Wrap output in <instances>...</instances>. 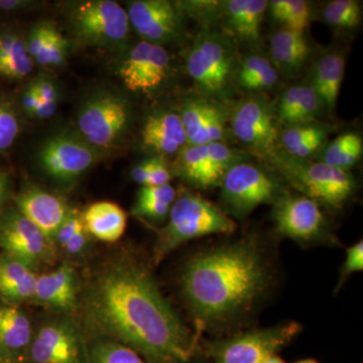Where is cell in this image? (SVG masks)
Returning <instances> with one entry per match:
<instances>
[{
  "instance_id": "8d00e7d4",
  "label": "cell",
  "mask_w": 363,
  "mask_h": 363,
  "mask_svg": "<svg viewBox=\"0 0 363 363\" xmlns=\"http://www.w3.org/2000/svg\"><path fill=\"white\" fill-rule=\"evenodd\" d=\"M33 61L26 48L13 52L0 59V76L9 79L25 78L33 71Z\"/></svg>"
},
{
  "instance_id": "74e56055",
  "label": "cell",
  "mask_w": 363,
  "mask_h": 363,
  "mask_svg": "<svg viewBox=\"0 0 363 363\" xmlns=\"http://www.w3.org/2000/svg\"><path fill=\"white\" fill-rule=\"evenodd\" d=\"M20 133V123L11 104L0 102V152L11 147Z\"/></svg>"
},
{
  "instance_id": "d4e9b609",
  "label": "cell",
  "mask_w": 363,
  "mask_h": 363,
  "mask_svg": "<svg viewBox=\"0 0 363 363\" xmlns=\"http://www.w3.org/2000/svg\"><path fill=\"white\" fill-rule=\"evenodd\" d=\"M276 111L281 128L321 121V116L326 113L308 79L284 90L276 102Z\"/></svg>"
},
{
  "instance_id": "277c9868",
  "label": "cell",
  "mask_w": 363,
  "mask_h": 363,
  "mask_svg": "<svg viewBox=\"0 0 363 363\" xmlns=\"http://www.w3.org/2000/svg\"><path fill=\"white\" fill-rule=\"evenodd\" d=\"M236 227L234 219L220 207L198 193L181 191L177 193L169 210L168 222L157 233L152 264H159L169 253L188 241L213 234H233Z\"/></svg>"
},
{
  "instance_id": "4fadbf2b",
  "label": "cell",
  "mask_w": 363,
  "mask_h": 363,
  "mask_svg": "<svg viewBox=\"0 0 363 363\" xmlns=\"http://www.w3.org/2000/svg\"><path fill=\"white\" fill-rule=\"evenodd\" d=\"M71 21L79 39L89 45L121 44L130 33L128 13L111 0L81 2L72 11Z\"/></svg>"
},
{
  "instance_id": "d6a6232c",
  "label": "cell",
  "mask_w": 363,
  "mask_h": 363,
  "mask_svg": "<svg viewBox=\"0 0 363 363\" xmlns=\"http://www.w3.org/2000/svg\"><path fill=\"white\" fill-rule=\"evenodd\" d=\"M279 28L304 32L316 16V4L308 0H271L267 11Z\"/></svg>"
},
{
  "instance_id": "7c38bea8",
  "label": "cell",
  "mask_w": 363,
  "mask_h": 363,
  "mask_svg": "<svg viewBox=\"0 0 363 363\" xmlns=\"http://www.w3.org/2000/svg\"><path fill=\"white\" fill-rule=\"evenodd\" d=\"M26 363H88L87 342L77 322L64 316L40 325L33 333Z\"/></svg>"
},
{
  "instance_id": "44dd1931",
  "label": "cell",
  "mask_w": 363,
  "mask_h": 363,
  "mask_svg": "<svg viewBox=\"0 0 363 363\" xmlns=\"http://www.w3.org/2000/svg\"><path fill=\"white\" fill-rule=\"evenodd\" d=\"M140 138L143 147L157 157L177 156L187 145L181 117L178 111L171 109L149 114L143 124Z\"/></svg>"
},
{
  "instance_id": "484cf974",
  "label": "cell",
  "mask_w": 363,
  "mask_h": 363,
  "mask_svg": "<svg viewBox=\"0 0 363 363\" xmlns=\"http://www.w3.org/2000/svg\"><path fill=\"white\" fill-rule=\"evenodd\" d=\"M336 130L337 124L322 121L283 126L279 133V147L297 159L313 160Z\"/></svg>"
},
{
  "instance_id": "83f0119b",
  "label": "cell",
  "mask_w": 363,
  "mask_h": 363,
  "mask_svg": "<svg viewBox=\"0 0 363 363\" xmlns=\"http://www.w3.org/2000/svg\"><path fill=\"white\" fill-rule=\"evenodd\" d=\"M278 70L267 55L259 51H250L240 55L235 77V89L247 94H262L278 85Z\"/></svg>"
},
{
  "instance_id": "bcb514c9",
  "label": "cell",
  "mask_w": 363,
  "mask_h": 363,
  "mask_svg": "<svg viewBox=\"0 0 363 363\" xmlns=\"http://www.w3.org/2000/svg\"><path fill=\"white\" fill-rule=\"evenodd\" d=\"M23 107L28 116L33 117L35 109L40 104L39 94H38L37 88H35V83L28 86L23 93Z\"/></svg>"
},
{
  "instance_id": "7dc6e473",
  "label": "cell",
  "mask_w": 363,
  "mask_h": 363,
  "mask_svg": "<svg viewBox=\"0 0 363 363\" xmlns=\"http://www.w3.org/2000/svg\"><path fill=\"white\" fill-rule=\"evenodd\" d=\"M28 6V2L21 0H0V11H11Z\"/></svg>"
},
{
  "instance_id": "5bb4252c",
  "label": "cell",
  "mask_w": 363,
  "mask_h": 363,
  "mask_svg": "<svg viewBox=\"0 0 363 363\" xmlns=\"http://www.w3.org/2000/svg\"><path fill=\"white\" fill-rule=\"evenodd\" d=\"M130 23L142 40L152 45H174L186 37L185 13L179 2L135 0L128 4Z\"/></svg>"
},
{
  "instance_id": "9a60e30c",
  "label": "cell",
  "mask_w": 363,
  "mask_h": 363,
  "mask_svg": "<svg viewBox=\"0 0 363 363\" xmlns=\"http://www.w3.org/2000/svg\"><path fill=\"white\" fill-rule=\"evenodd\" d=\"M0 248L35 271L55 257L54 243L18 209L0 217Z\"/></svg>"
},
{
  "instance_id": "7402d4cb",
  "label": "cell",
  "mask_w": 363,
  "mask_h": 363,
  "mask_svg": "<svg viewBox=\"0 0 363 363\" xmlns=\"http://www.w3.org/2000/svg\"><path fill=\"white\" fill-rule=\"evenodd\" d=\"M16 209L32 221L52 243L60 226L70 211L59 196L35 186L26 189L16 196Z\"/></svg>"
},
{
  "instance_id": "ba28073f",
  "label": "cell",
  "mask_w": 363,
  "mask_h": 363,
  "mask_svg": "<svg viewBox=\"0 0 363 363\" xmlns=\"http://www.w3.org/2000/svg\"><path fill=\"white\" fill-rule=\"evenodd\" d=\"M302 330L298 322L255 329L231 337L204 341L203 352L213 363H262L286 347Z\"/></svg>"
},
{
  "instance_id": "8992f818",
  "label": "cell",
  "mask_w": 363,
  "mask_h": 363,
  "mask_svg": "<svg viewBox=\"0 0 363 363\" xmlns=\"http://www.w3.org/2000/svg\"><path fill=\"white\" fill-rule=\"evenodd\" d=\"M219 201L230 218L245 219L260 205H274L290 192L283 179L262 162L235 164L224 177Z\"/></svg>"
},
{
  "instance_id": "e575fe53",
  "label": "cell",
  "mask_w": 363,
  "mask_h": 363,
  "mask_svg": "<svg viewBox=\"0 0 363 363\" xmlns=\"http://www.w3.org/2000/svg\"><path fill=\"white\" fill-rule=\"evenodd\" d=\"M88 363H150L138 352L108 338H94L87 343Z\"/></svg>"
},
{
  "instance_id": "6da1fadb",
  "label": "cell",
  "mask_w": 363,
  "mask_h": 363,
  "mask_svg": "<svg viewBox=\"0 0 363 363\" xmlns=\"http://www.w3.org/2000/svg\"><path fill=\"white\" fill-rule=\"evenodd\" d=\"M94 338L128 346L150 363H187L199 350L142 260L121 253L102 264L80 293L78 308Z\"/></svg>"
},
{
  "instance_id": "8fae6325",
  "label": "cell",
  "mask_w": 363,
  "mask_h": 363,
  "mask_svg": "<svg viewBox=\"0 0 363 363\" xmlns=\"http://www.w3.org/2000/svg\"><path fill=\"white\" fill-rule=\"evenodd\" d=\"M272 218L279 235L301 245L335 242L321 206L306 196L289 192L272 205Z\"/></svg>"
},
{
  "instance_id": "ab89813d",
  "label": "cell",
  "mask_w": 363,
  "mask_h": 363,
  "mask_svg": "<svg viewBox=\"0 0 363 363\" xmlns=\"http://www.w3.org/2000/svg\"><path fill=\"white\" fill-rule=\"evenodd\" d=\"M52 26L51 23H42V25L35 26L30 33V38H28V43L26 45L28 55L33 61L38 58L45 43H47Z\"/></svg>"
},
{
  "instance_id": "5b68a950",
  "label": "cell",
  "mask_w": 363,
  "mask_h": 363,
  "mask_svg": "<svg viewBox=\"0 0 363 363\" xmlns=\"http://www.w3.org/2000/svg\"><path fill=\"white\" fill-rule=\"evenodd\" d=\"M264 164L278 174L289 188L332 211L342 209L357 193V180L351 172L314 160L297 159L281 149Z\"/></svg>"
},
{
  "instance_id": "f6af8a7d",
  "label": "cell",
  "mask_w": 363,
  "mask_h": 363,
  "mask_svg": "<svg viewBox=\"0 0 363 363\" xmlns=\"http://www.w3.org/2000/svg\"><path fill=\"white\" fill-rule=\"evenodd\" d=\"M152 166H154V157L143 160V161L138 162L131 171V178L135 183L142 186H147L149 183L150 173L152 171Z\"/></svg>"
},
{
  "instance_id": "3957f363",
  "label": "cell",
  "mask_w": 363,
  "mask_h": 363,
  "mask_svg": "<svg viewBox=\"0 0 363 363\" xmlns=\"http://www.w3.org/2000/svg\"><path fill=\"white\" fill-rule=\"evenodd\" d=\"M238 47L218 28H201L186 52V70L196 94L231 104L240 63Z\"/></svg>"
},
{
  "instance_id": "f1b7e54d",
  "label": "cell",
  "mask_w": 363,
  "mask_h": 363,
  "mask_svg": "<svg viewBox=\"0 0 363 363\" xmlns=\"http://www.w3.org/2000/svg\"><path fill=\"white\" fill-rule=\"evenodd\" d=\"M38 272L21 260L0 255V297L6 303L32 301Z\"/></svg>"
},
{
  "instance_id": "60d3db41",
  "label": "cell",
  "mask_w": 363,
  "mask_h": 363,
  "mask_svg": "<svg viewBox=\"0 0 363 363\" xmlns=\"http://www.w3.org/2000/svg\"><path fill=\"white\" fill-rule=\"evenodd\" d=\"M90 234L86 230L84 225L77 233L74 234L60 250H63L69 257H82L87 252L88 247H90Z\"/></svg>"
},
{
  "instance_id": "836d02e7",
  "label": "cell",
  "mask_w": 363,
  "mask_h": 363,
  "mask_svg": "<svg viewBox=\"0 0 363 363\" xmlns=\"http://www.w3.org/2000/svg\"><path fill=\"white\" fill-rule=\"evenodd\" d=\"M320 20L336 35H351L362 21V4L358 0H331L320 9Z\"/></svg>"
},
{
  "instance_id": "f5cc1de1",
  "label": "cell",
  "mask_w": 363,
  "mask_h": 363,
  "mask_svg": "<svg viewBox=\"0 0 363 363\" xmlns=\"http://www.w3.org/2000/svg\"><path fill=\"white\" fill-rule=\"evenodd\" d=\"M192 360H193V359H192ZM192 360H191V362H187V363H192Z\"/></svg>"
},
{
  "instance_id": "681fc988",
  "label": "cell",
  "mask_w": 363,
  "mask_h": 363,
  "mask_svg": "<svg viewBox=\"0 0 363 363\" xmlns=\"http://www.w3.org/2000/svg\"><path fill=\"white\" fill-rule=\"evenodd\" d=\"M262 363H285L279 355L272 354L271 357L266 358Z\"/></svg>"
},
{
  "instance_id": "9c48e42d",
  "label": "cell",
  "mask_w": 363,
  "mask_h": 363,
  "mask_svg": "<svg viewBox=\"0 0 363 363\" xmlns=\"http://www.w3.org/2000/svg\"><path fill=\"white\" fill-rule=\"evenodd\" d=\"M252 160L247 150L227 143L186 145L177 154L174 172L189 186L199 190L220 187L229 169Z\"/></svg>"
},
{
  "instance_id": "ac0fdd59",
  "label": "cell",
  "mask_w": 363,
  "mask_h": 363,
  "mask_svg": "<svg viewBox=\"0 0 363 363\" xmlns=\"http://www.w3.org/2000/svg\"><path fill=\"white\" fill-rule=\"evenodd\" d=\"M96 159L94 150L75 136L55 135L40 150V166L47 175L59 182L76 180L92 166Z\"/></svg>"
},
{
  "instance_id": "e0dca14e",
  "label": "cell",
  "mask_w": 363,
  "mask_h": 363,
  "mask_svg": "<svg viewBox=\"0 0 363 363\" xmlns=\"http://www.w3.org/2000/svg\"><path fill=\"white\" fill-rule=\"evenodd\" d=\"M171 62L166 48L140 40L123 60L118 74L128 90L150 95L168 80Z\"/></svg>"
},
{
  "instance_id": "b9f144b4",
  "label": "cell",
  "mask_w": 363,
  "mask_h": 363,
  "mask_svg": "<svg viewBox=\"0 0 363 363\" xmlns=\"http://www.w3.org/2000/svg\"><path fill=\"white\" fill-rule=\"evenodd\" d=\"M172 174V169L166 157L154 156V166L147 186L169 185Z\"/></svg>"
},
{
  "instance_id": "4dcf8cb0",
  "label": "cell",
  "mask_w": 363,
  "mask_h": 363,
  "mask_svg": "<svg viewBox=\"0 0 363 363\" xmlns=\"http://www.w3.org/2000/svg\"><path fill=\"white\" fill-rule=\"evenodd\" d=\"M363 138L360 131H344L334 140H328L318 152L314 161L321 162L333 168L351 172L362 160Z\"/></svg>"
},
{
  "instance_id": "ffe728a7",
  "label": "cell",
  "mask_w": 363,
  "mask_h": 363,
  "mask_svg": "<svg viewBox=\"0 0 363 363\" xmlns=\"http://www.w3.org/2000/svg\"><path fill=\"white\" fill-rule=\"evenodd\" d=\"M80 286L77 272L71 262L45 274H38L33 302L63 314L78 309Z\"/></svg>"
},
{
  "instance_id": "816d5d0a",
  "label": "cell",
  "mask_w": 363,
  "mask_h": 363,
  "mask_svg": "<svg viewBox=\"0 0 363 363\" xmlns=\"http://www.w3.org/2000/svg\"><path fill=\"white\" fill-rule=\"evenodd\" d=\"M296 363H319L316 362L315 359H303L300 360V362H296Z\"/></svg>"
},
{
  "instance_id": "cb8c5ba5",
  "label": "cell",
  "mask_w": 363,
  "mask_h": 363,
  "mask_svg": "<svg viewBox=\"0 0 363 363\" xmlns=\"http://www.w3.org/2000/svg\"><path fill=\"white\" fill-rule=\"evenodd\" d=\"M345 67L346 56L342 50H326L314 60L308 81L316 91L326 113H334L337 106Z\"/></svg>"
},
{
  "instance_id": "f35d334b",
  "label": "cell",
  "mask_w": 363,
  "mask_h": 363,
  "mask_svg": "<svg viewBox=\"0 0 363 363\" xmlns=\"http://www.w3.org/2000/svg\"><path fill=\"white\" fill-rule=\"evenodd\" d=\"M363 269V241H358L352 247L347 248L346 259L340 269L339 281L336 286L335 292L340 290L346 281L350 278L351 274L357 272H362Z\"/></svg>"
},
{
  "instance_id": "30bf717a",
  "label": "cell",
  "mask_w": 363,
  "mask_h": 363,
  "mask_svg": "<svg viewBox=\"0 0 363 363\" xmlns=\"http://www.w3.org/2000/svg\"><path fill=\"white\" fill-rule=\"evenodd\" d=\"M130 119L131 107L125 97L99 93L83 105L79 112L78 128L93 149H107L123 138Z\"/></svg>"
},
{
  "instance_id": "f907efd6",
  "label": "cell",
  "mask_w": 363,
  "mask_h": 363,
  "mask_svg": "<svg viewBox=\"0 0 363 363\" xmlns=\"http://www.w3.org/2000/svg\"><path fill=\"white\" fill-rule=\"evenodd\" d=\"M0 363H26V362H23V360L13 359V358L4 357V355H0Z\"/></svg>"
},
{
  "instance_id": "1f68e13d",
  "label": "cell",
  "mask_w": 363,
  "mask_h": 363,
  "mask_svg": "<svg viewBox=\"0 0 363 363\" xmlns=\"http://www.w3.org/2000/svg\"><path fill=\"white\" fill-rule=\"evenodd\" d=\"M177 191L171 185L142 186L136 196L133 214L150 222H162L168 218Z\"/></svg>"
},
{
  "instance_id": "7bdbcfd3",
  "label": "cell",
  "mask_w": 363,
  "mask_h": 363,
  "mask_svg": "<svg viewBox=\"0 0 363 363\" xmlns=\"http://www.w3.org/2000/svg\"><path fill=\"white\" fill-rule=\"evenodd\" d=\"M26 48V43L18 35L11 33L0 35V59L6 58L9 55Z\"/></svg>"
},
{
  "instance_id": "ee69618b",
  "label": "cell",
  "mask_w": 363,
  "mask_h": 363,
  "mask_svg": "<svg viewBox=\"0 0 363 363\" xmlns=\"http://www.w3.org/2000/svg\"><path fill=\"white\" fill-rule=\"evenodd\" d=\"M33 83L37 88L38 94H39L40 102L58 105V91L51 80L42 77Z\"/></svg>"
},
{
  "instance_id": "f546056e",
  "label": "cell",
  "mask_w": 363,
  "mask_h": 363,
  "mask_svg": "<svg viewBox=\"0 0 363 363\" xmlns=\"http://www.w3.org/2000/svg\"><path fill=\"white\" fill-rule=\"evenodd\" d=\"M86 230L104 242H116L125 233L128 216L116 203L102 201L90 205L82 213Z\"/></svg>"
},
{
  "instance_id": "4316f807",
  "label": "cell",
  "mask_w": 363,
  "mask_h": 363,
  "mask_svg": "<svg viewBox=\"0 0 363 363\" xmlns=\"http://www.w3.org/2000/svg\"><path fill=\"white\" fill-rule=\"evenodd\" d=\"M35 331L18 305L0 303V355L25 362Z\"/></svg>"
},
{
  "instance_id": "d590c367",
  "label": "cell",
  "mask_w": 363,
  "mask_h": 363,
  "mask_svg": "<svg viewBox=\"0 0 363 363\" xmlns=\"http://www.w3.org/2000/svg\"><path fill=\"white\" fill-rule=\"evenodd\" d=\"M67 40L56 28L52 26L47 43L35 60L40 66H58L65 59Z\"/></svg>"
},
{
  "instance_id": "52a82bcc",
  "label": "cell",
  "mask_w": 363,
  "mask_h": 363,
  "mask_svg": "<svg viewBox=\"0 0 363 363\" xmlns=\"http://www.w3.org/2000/svg\"><path fill=\"white\" fill-rule=\"evenodd\" d=\"M281 124L276 101L264 93L247 94L230 104L229 130L252 157L264 164L279 147Z\"/></svg>"
},
{
  "instance_id": "d6986e66",
  "label": "cell",
  "mask_w": 363,
  "mask_h": 363,
  "mask_svg": "<svg viewBox=\"0 0 363 363\" xmlns=\"http://www.w3.org/2000/svg\"><path fill=\"white\" fill-rule=\"evenodd\" d=\"M267 0H223L219 2L217 28L238 45L259 51Z\"/></svg>"
},
{
  "instance_id": "603a6c76",
  "label": "cell",
  "mask_w": 363,
  "mask_h": 363,
  "mask_svg": "<svg viewBox=\"0 0 363 363\" xmlns=\"http://www.w3.org/2000/svg\"><path fill=\"white\" fill-rule=\"evenodd\" d=\"M269 47L272 63L285 78L302 74L311 59L312 48L304 32L279 28L272 33Z\"/></svg>"
},
{
  "instance_id": "2e32d148",
  "label": "cell",
  "mask_w": 363,
  "mask_h": 363,
  "mask_svg": "<svg viewBox=\"0 0 363 363\" xmlns=\"http://www.w3.org/2000/svg\"><path fill=\"white\" fill-rule=\"evenodd\" d=\"M187 145L227 143L230 138V104H222L199 94L182 100L178 111Z\"/></svg>"
},
{
  "instance_id": "c3c4849f",
  "label": "cell",
  "mask_w": 363,
  "mask_h": 363,
  "mask_svg": "<svg viewBox=\"0 0 363 363\" xmlns=\"http://www.w3.org/2000/svg\"><path fill=\"white\" fill-rule=\"evenodd\" d=\"M7 197H9V181L6 176L0 172V211L6 204Z\"/></svg>"
},
{
  "instance_id": "7a4b0ae2",
  "label": "cell",
  "mask_w": 363,
  "mask_h": 363,
  "mask_svg": "<svg viewBox=\"0 0 363 363\" xmlns=\"http://www.w3.org/2000/svg\"><path fill=\"white\" fill-rule=\"evenodd\" d=\"M271 266L255 238L196 253L182 269L180 290L197 332L219 331L255 309L269 291Z\"/></svg>"
}]
</instances>
